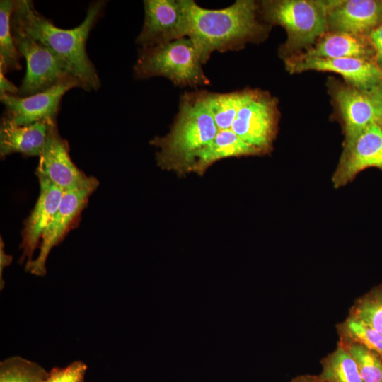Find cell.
I'll list each match as a JSON object with an SVG mask.
<instances>
[{"mask_svg": "<svg viewBox=\"0 0 382 382\" xmlns=\"http://www.w3.org/2000/svg\"><path fill=\"white\" fill-rule=\"evenodd\" d=\"M105 1L91 2L83 22L71 29L56 26L41 14L33 1H14L11 25L48 47L78 80L80 88L96 91L100 87L97 70L88 56L86 41L103 14Z\"/></svg>", "mask_w": 382, "mask_h": 382, "instance_id": "cell-1", "label": "cell"}, {"mask_svg": "<svg viewBox=\"0 0 382 382\" xmlns=\"http://www.w3.org/2000/svg\"><path fill=\"white\" fill-rule=\"evenodd\" d=\"M184 4L186 37L193 42L203 65L213 52L238 50L265 36L267 30L257 18L258 6L254 1L238 0L221 9L204 8L192 0Z\"/></svg>", "mask_w": 382, "mask_h": 382, "instance_id": "cell-2", "label": "cell"}, {"mask_svg": "<svg viewBox=\"0 0 382 382\" xmlns=\"http://www.w3.org/2000/svg\"><path fill=\"white\" fill-rule=\"evenodd\" d=\"M218 131L199 91L185 93L170 132L149 142L158 149L157 165L178 175L190 173L197 155L212 142Z\"/></svg>", "mask_w": 382, "mask_h": 382, "instance_id": "cell-3", "label": "cell"}, {"mask_svg": "<svg viewBox=\"0 0 382 382\" xmlns=\"http://www.w3.org/2000/svg\"><path fill=\"white\" fill-rule=\"evenodd\" d=\"M197 50L187 37L154 47L140 48L134 66L138 79L163 76L175 85L196 88L209 84Z\"/></svg>", "mask_w": 382, "mask_h": 382, "instance_id": "cell-4", "label": "cell"}, {"mask_svg": "<svg viewBox=\"0 0 382 382\" xmlns=\"http://www.w3.org/2000/svg\"><path fill=\"white\" fill-rule=\"evenodd\" d=\"M262 13L265 19L282 26L287 40L281 48L284 55L310 48L328 29V1H264Z\"/></svg>", "mask_w": 382, "mask_h": 382, "instance_id": "cell-5", "label": "cell"}, {"mask_svg": "<svg viewBox=\"0 0 382 382\" xmlns=\"http://www.w3.org/2000/svg\"><path fill=\"white\" fill-rule=\"evenodd\" d=\"M11 31L15 45L27 63L17 96H30L62 83H74L80 88L78 80L48 47L16 28L11 26Z\"/></svg>", "mask_w": 382, "mask_h": 382, "instance_id": "cell-6", "label": "cell"}, {"mask_svg": "<svg viewBox=\"0 0 382 382\" xmlns=\"http://www.w3.org/2000/svg\"><path fill=\"white\" fill-rule=\"evenodd\" d=\"M277 123L275 99L268 93L248 89L231 129L265 154L271 151Z\"/></svg>", "mask_w": 382, "mask_h": 382, "instance_id": "cell-7", "label": "cell"}, {"mask_svg": "<svg viewBox=\"0 0 382 382\" xmlns=\"http://www.w3.org/2000/svg\"><path fill=\"white\" fill-rule=\"evenodd\" d=\"M98 185L99 181L90 176L81 186L64 192L56 214L42 236L38 255L25 265L27 271L39 277L45 275L46 261L51 250L59 245L76 224L90 195Z\"/></svg>", "mask_w": 382, "mask_h": 382, "instance_id": "cell-8", "label": "cell"}, {"mask_svg": "<svg viewBox=\"0 0 382 382\" xmlns=\"http://www.w3.org/2000/svg\"><path fill=\"white\" fill-rule=\"evenodd\" d=\"M144 6V24L136 39L140 48L163 45L186 37L184 0H146Z\"/></svg>", "mask_w": 382, "mask_h": 382, "instance_id": "cell-9", "label": "cell"}, {"mask_svg": "<svg viewBox=\"0 0 382 382\" xmlns=\"http://www.w3.org/2000/svg\"><path fill=\"white\" fill-rule=\"evenodd\" d=\"M369 168L382 170V127L373 124L349 141L332 175L335 188L352 182L361 171Z\"/></svg>", "mask_w": 382, "mask_h": 382, "instance_id": "cell-10", "label": "cell"}, {"mask_svg": "<svg viewBox=\"0 0 382 382\" xmlns=\"http://www.w3.org/2000/svg\"><path fill=\"white\" fill-rule=\"evenodd\" d=\"M285 64L290 73L309 70L337 73L352 86L362 91H370L382 82V70L366 59H321L300 54L288 57L285 59Z\"/></svg>", "mask_w": 382, "mask_h": 382, "instance_id": "cell-11", "label": "cell"}, {"mask_svg": "<svg viewBox=\"0 0 382 382\" xmlns=\"http://www.w3.org/2000/svg\"><path fill=\"white\" fill-rule=\"evenodd\" d=\"M73 88L78 86L74 83H62L27 97L3 95L0 99L5 107L4 116L21 126L35 122L57 123L62 98Z\"/></svg>", "mask_w": 382, "mask_h": 382, "instance_id": "cell-12", "label": "cell"}, {"mask_svg": "<svg viewBox=\"0 0 382 382\" xmlns=\"http://www.w3.org/2000/svg\"><path fill=\"white\" fill-rule=\"evenodd\" d=\"M335 100L343 123L345 141H349L373 124L381 126L382 108L373 90L353 86L338 88Z\"/></svg>", "mask_w": 382, "mask_h": 382, "instance_id": "cell-13", "label": "cell"}, {"mask_svg": "<svg viewBox=\"0 0 382 382\" xmlns=\"http://www.w3.org/2000/svg\"><path fill=\"white\" fill-rule=\"evenodd\" d=\"M39 158L36 175L48 179L64 192L81 186L88 178L73 163L69 144L59 134L57 125L51 127Z\"/></svg>", "mask_w": 382, "mask_h": 382, "instance_id": "cell-14", "label": "cell"}, {"mask_svg": "<svg viewBox=\"0 0 382 382\" xmlns=\"http://www.w3.org/2000/svg\"><path fill=\"white\" fill-rule=\"evenodd\" d=\"M40 193L30 215L24 221L21 231V262H31L42 236L51 223L61 202L64 191L48 179L37 176Z\"/></svg>", "mask_w": 382, "mask_h": 382, "instance_id": "cell-15", "label": "cell"}, {"mask_svg": "<svg viewBox=\"0 0 382 382\" xmlns=\"http://www.w3.org/2000/svg\"><path fill=\"white\" fill-rule=\"evenodd\" d=\"M382 23V1H328V27L360 36Z\"/></svg>", "mask_w": 382, "mask_h": 382, "instance_id": "cell-16", "label": "cell"}, {"mask_svg": "<svg viewBox=\"0 0 382 382\" xmlns=\"http://www.w3.org/2000/svg\"><path fill=\"white\" fill-rule=\"evenodd\" d=\"M54 125L57 123L35 122L21 126L4 116L0 125L1 157L14 153L40 157Z\"/></svg>", "mask_w": 382, "mask_h": 382, "instance_id": "cell-17", "label": "cell"}, {"mask_svg": "<svg viewBox=\"0 0 382 382\" xmlns=\"http://www.w3.org/2000/svg\"><path fill=\"white\" fill-rule=\"evenodd\" d=\"M263 155L231 129L219 130L214 139L197 155L190 173L203 175L213 163L222 158Z\"/></svg>", "mask_w": 382, "mask_h": 382, "instance_id": "cell-18", "label": "cell"}, {"mask_svg": "<svg viewBox=\"0 0 382 382\" xmlns=\"http://www.w3.org/2000/svg\"><path fill=\"white\" fill-rule=\"evenodd\" d=\"M371 53V50L360 36L332 32L322 36L301 55L321 59L355 57L367 59Z\"/></svg>", "mask_w": 382, "mask_h": 382, "instance_id": "cell-19", "label": "cell"}, {"mask_svg": "<svg viewBox=\"0 0 382 382\" xmlns=\"http://www.w3.org/2000/svg\"><path fill=\"white\" fill-rule=\"evenodd\" d=\"M219 130L231 129L244 100L245 90L220 93L199 91Z\"/></svg>", "mask_w": 382, "mask_h": 382, "instance_id": "cell-20", "label": "cell"}, {"mask_svg": "<svg viewBox=\"0 0 382 382\" xmlns=\"http://www.w3.org/2000/svg\"><path fill=\"white\" fill-rule=\"evenodd\" d=\"M14 1H0V70L4 74L22 69L23 57L18 50L11 31V18Z\"/></svg>", "mask_w": 382, "mask_h": 382, "instance_id": "cell-21", "label": "cell"}, {"mask_svg": "<svg viewBox=\"0 0 382 382\" xmlns=\"http://www.w3.org/2000/svg\"><path fill=\"white\" fill-rule=\"evenodd\" d=\"M319 376L329 382H364L349 352L339 343L336 349L320 361Z\"/></svg>", "mask_w": 382, "mask_h": 382, "instance_id": "cell-22", "label": "cell"}, {"mask_svg": "<svg viewBox=\"0 0 382 382\" xmlns=\"http://www.w3.org/2000/svg\"><path fill=\"white\" fill-rule=\"evenodd\" d=\"M348 316L382 334V282L357 298Z\"/></svg>", "mask_w": 382, "mask_h": 382, "instance_id": "cell-23", "label": "cell"}, {"mask_svg": "<svg viewBox=\"0 0 382 382\" xmlns=\"http://www.w3.org/2000/svg\"><path fill=\"white\" fill-rule=\"evenodd\" d=\"M354 360L364 382H382V357L357 342L339 339L338 342Z\"/></svg>", "mask_w": 382, "mask_h": 382, "instance_id": "cell-24", "label": "cell"}, {"mask_svg": "<svg viewBox=\"0 0 382 382\" xmlns=\"http://www.w3.org/2000/svg\"><path fill=\"white\" fill-rule=\"evenodd\" d=\"M48 373L37 363L20 356L0 363V382H42Z\"/></svg>", "mask_w": 382, "mask_h": 382, "instance_id": "cell-25", "label": "cell"}, {"mask_svg": "<svg viewBox=\"0 0 382 382\" xmlns=\"http://www.w3.org/2000/svg\"><path fill=\"white\" fill-rule=\"evenodd\" d=\"M339 339L357 342L382 357V334L348 316L336 325Z\"/></svg>", "mask_w": 382, "mask_h": 382, "instance_id": "cell-26", "label": "cell"}, {"mask_svg": "<svg viewBox=\"0 0 382 382\" xmlns=\"http://www.w3.org/2000/svg\"><path fill=\"white\" fill-rule=\"evenodd\" d=\"M87 368L84 362L74 361L66 367L52 368L42 382H84Z\"/></svg>", "mask_w": 382, "mask_h": 382, "instance_id": "cell-27", "label": "cell"}, {"mask_svg": "<svg viewBox=\"0 0 382 382\" xmlns=\"http://www.w3.org/2000/svg\"><path fill=\"white\" fill-rule=\"evenodd\" d=\"M375 53V64L382 70V24L369 33Z\"/></svg>", "mask_w": 382, "mask_h": 382, "instance_id": "cell-28", "label": "cell"}, {"mask_svg": "<svg viewBox=\"0 0 382 382\" xmlns=\"http://www.w3.org/2000/svg\"><path fill=\"white\" fill-rule=\"evenodd\" d=\"M13 260L11 255H8L4 251V243L1 238L0 241V288L2 290L4 288V280L3 279L4 269L8 266Z\"/></svg>", "mask_w": 382, "mask_h": 382, "instance_id": "cell-29", "label": "cell"}, {"mask_svg": "<svg viewBox=\"0 0 382 382\" xmlns=\"http://www.w3.org/2000/svg\"><path fill=\"white\" fill-rule=\"evenodd\" d=\"M4 73L0 70V96L6 94L17 95L18 87L6 79Z\"/></svg>", "mask_w": 382, "mask_h": 382, "instance_id": "cell-30", "label": "cell"}, {"mask_svg": "<svg viewBox=\"0 0 382 382\" xmlns=\"http://www.w3.org/2000/svg\"><path fill=\"white\" fill-rule=\"evenodd\" d=\"M289 382H329L319 375L304 374L292 378Z\"/></svg>", "mask_w": 382, "mask_h": 382, "instance_id": "cell-31", "label": "cell"}, {"mask_svg": "<svg viewBox=\"0 0 382 382\" xmlns=\"http://www.w3.org/2000/svg\"><path fill=\"white\" fill-rule=\"evenodd\" d=\"M372 90L374 93H375V95L376 96L378 100L380 101L381 108H382V82L378 86L373 88ZM381 126L382 127V120H381Z\"/></svg>", "mask_w": 382, "mask_h": 382, "instance_id": "cell-32", "label": "cell"}]
</instances>
